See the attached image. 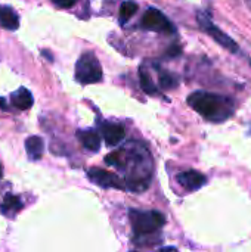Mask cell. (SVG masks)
I'll list each match as a JSON object with an SVG mask.
<instances>
[{"label": "cell", "mask_w": 251, "mask_h": 252, "mask_svg": "<svg viewBox=\"0 0 251 252\" xmlns=\"http://www.w3.org/2000/svg\"><path fill=\"white\" fill-rule=\"evenodd\" d=\"M130 223L135 232V242L141 245L145 238H149L161 230L166 224V219L158 211H139L130 210Z\"/></svg>", "instance_id": "3"}, {"label": "cell", "mask_w": 251, "mask_h": 252, "mask_svg": "<svg viewBox=\"0 0 251 252\" xmlns=\"http://www.w3.org/2000/svg\"><path fill=\"white\" fill-rule=\"evenodd\" d=\"M197 21L201 27V30L204 32H207L216 43H219L222 47H225L228 52L231 53H237L238 52V44L235 43V40L232 37H229L226 32H223L217 25H215L210 19V15L207 12H198L197 15Z\"/></svg>", "instance_id": "5"}, {"label": "cell", "mask_w": 251, "mask_h": 252, "mask_svg": "<svg viewBox=\"0 0 251 252\" xmlns=\"http://www.w3.org/2000/svg\"><path fill=\"white\" fill-rule=\"evenodd\" d=\"M139 81H141V87H142V90H143L146 94L154 96V94H157V93H158V92H157V87H155V84H154V81H152V78L149 77L148 71H146V69H143V66H141V68H139Z\"/></svg>", "instance_id": "17"}, {"label": "cell", "mask_w": 251, "mask_h": 252, "mask_svg": "<svg viewBox=\"0 0 251 252\" xmlns=\"http://www.w3.org/2000/svg\"><path fill=\"white\" fill-rule=\"evenodd\" d=\"M178 55H180V47L179 46H172V47L167 49V56L173 58V56H178Z\"/></svg>", "instance_id": "20"}, {"label": "cell", "mask_w": 251, "mask_h": 252, "mask_svg": "<svg viewBox=\"0 0 251 252\" xmlns=\"http://www.w3.org/2000/svg\"><path fill=\"white\" fill-rule=\"evenodd\" d=\"M3 176V167H1V164H0V177Z\"/></svg>", "instance_id": "22"}, {"label": "cell", "mask_w": 251, "mask_h": 252, "mask_svg": "<svg viewBox=\"0 0 251 252\" xmlns=\"http://www.w3.org/2000/svg\"><path fill=\"white\" fill-rule=\"evenodd\" d=\"M10 102H12V105H13L16 109L27 111V109H30V108L33 106L34 99H33V94L30 93V90H27L25 87H19L16 92L12 93Z\"/></svg>", "instance_id": "10"}, {"label": "cell", "mask_w": 251, "mask_h": 252, "mask_svg": "<svg viewBox=\"0 0 251 252\" xmlns=\"http://www.w3.org/2000/svg\"><path fill=\"white\" fill-rule=\"evenodd\" d=\"M22 208V202L18 196L15 195H6L3 202H1V211L7 216L16 214Z\"/></svg>", "instance_id": "15"}, {"label": "cell", "mask_w": 251, "mask_h": 252, "mask_svg": "<svg viewBox=\"0 0 251 252\" xmlns=\"http://www.w3.org/2000/svg\"><path fill=\"white\" fill-rule=\"evenodd\" d=\"M87 177L95 185H98L104 189H124V185L121 183V180L117 174L102 170V168H90L87 171Z\"/></svg>", "instance_id": "7"}, {"label": "cell", "mask_w": 251, "mask_h": 252, "mask_svg": "<svg viewBox=\"0 0 251 252\" xmlns=\"http://www.w3.org/2000/svg\"><path fill=\"white\" fill-rule=\"evenodd\" d=\"M127 151V165H130V170H127L126 176V188L132 192L141 193L146 190L152 180V157L145 145L142 143H129L126 146Z\"/></svg>", "instance_id": "1"}, {"label": "cell", "mask_w": 251, "mask_h": 252, "mask_svg": "<svg viewBox=\"0 0 251 252\" xmlns=\"http://www.w3.org/2000/svg\"><path fill=\"white\" fill-rule=\"evenodd\" d=\"M141 25L145 30L164 32V34H173L176 31L175 25L167 19V16H164L163 12H160L158 9H154V7H149L143 13L142 19H141Z\"/></svg>", "instance_id": "6"}, {"label": "cell", "mask_w": 251, "mask_h": 252, "mask_svg": "<svg viewBox=\"0 0 251 252\" xmlns=\"http://www.w3.org/2000/svg\"><path fill=\"white\" fill-rule=\"evenodd\" d=\"M101 131H102V137L108 146H117L126 136L124 127L121 124H115V123L102 124Z\"/></svg>", "instance_id": "9"}, {"label": "cell", "mask_w": 251, "mask_h": 252, "mask_svg": "<svg viewBox=\"0 0 251 252\" xmlns=\"http://www.w3.org/2000/svg\"><path fill=\"white\" fill-rule=\"evenodd\" d=\"M25 151H27V155H28L30 159H33V161L40 159L41 155H43V151H44L43 139L38 137V136H30L25 140Z\"/></svg>", "instance_id": "13"}, {"label": "cell", "mask_w": 251, "mask_h": 252, "mask_svg": "<svg viewBox=\"0 0 251 252\" xmlns=\"http://www.w3.org/2000/svg\"><path fill=\"white\" fill-rule=\"evenodd\" d=\"M0 27L12 31L19 27V16L12 7L0 4Z\"/></svg>", "instance_id": "12"}, {"label": "cell", "mask_w": 251, "mask_h": 252, "mask_svg": "<svg viewBox=\"0 0 251 252\" xmlns=\"http://www.w3.org/2000/svg\"><path fill=\"white\" fill-rule=\"evenodd\" d=\"M136 12H138V3L135 0H126V1H123V4L120 6V13H118L120 24L124 25L129 19H132V16Z\"/></svg>", "instance_id": "16"}, {"label": "cell", "mask_w": 251, "mask_h": 252, "mask_svg": "<svg viewBox=\"0 0 251 252\" xmlns=\"http://www.w3.org/2000/svg\"><path fill=\"white\" fill-rule=\"evenodd\" d=\"M178 183L188 192H194V190H198L201 189L206 183H207V179L204 174L195 171V170H188V171H182L178 174Z\"/></svg>", "instance_id": "8"}, {"label": "cell", "mask_w": 251, "mask_h": 252, "mask_svg": "<svg viewBox=\"0 0 251 252\" xmlns=\"http://www.w3.org/2000/svg\"><path fill=\"white\" fill-rule=\"evenodd\" d=\"M52 1H53V4H56L61 9H68L71 6H74L78 0H52Z\"/></svg>", "instance_id": "19"}, {"label": "cell", "mask_w": 251, "mask_h": 252, "mask_svg": "<svg viewBox=\"0 0 251 252\" xmlns=\"http://www.w3.org/2000/svg\"><path fill=\"white\" fill-rule=\"evenodd\" d=\"M105 162L115 168H126L127 164V151L126 148H120L105 157Z\"/></svg>", "instance_id": "14"}, {"label": "cell", "mask_w": 251, "mask_h": 252, "mask_svg": "<svg viewBox=\"0 0 251 252\" xmlns=\"http://www.w3.org/2000/svg\"><path fill=\"white\" fill-rule=\"evenodd\" d=\"M77 137L80 140V143L92 151V152H98L99 146H101V136L96 130H78L77 131Z\"/></svg>", "instance_id": "11"}, {"label": "cell", "mask_w": 251, "mask_h": 252, "mask_svg": "<svg viewBox=\"0 0 251 252\" xmlns=\"http://www.w3.org/2000/svg\"><path fill=\"white\" fill-rule=\"evenodd\" d=\"M0 108H3L4 111L7 109V105H6V102H4V99H3V97H0Z\"/></svg>", "instance_id": "21"}, {"label": "cell", "mask_w": 251, "mask_h": 252, "mask_svg": "<svg viewBox=\"0 0 251 252\" xmlns=\"http://www.w3.org/2000/svg\"><path fill=\"white\" fill-rule=\"evenodd\" d=\"M158 81H160L161 89H175L179 84V78L175 74L166 72V71H160Z\"/></svg>", "instance_id": "18"}, {"label": "cell", "mask_w": 251, "mask_h": 252, "mask_svg": "<svg viewBox=\"0 0 251 252\" xmlns=\"http://www.w3.org/2000/svg\"><path fill=\"white\" fill-rule=\"evenodd\" d=\"M75 80L81 84H93L102 80V66L92 52H86L75 63Z\"/></svg>", "instance_id": "4"}, {"label": "cell", "mask_w": 251, "mask_h": 252, "mask_svg": "<svg viewBox=\"0 0 251 252\" xmlns=\"http://www.w3.org/2000/svg\"><path fill=\"white\" fill-rule=\"evenodd\" d=\"M188 105L212 123L226 121L232 117L235 109V103L231 97L210 92H195L189 94Z\"/></svg>", "instance_id": "2"}]
</instances>
